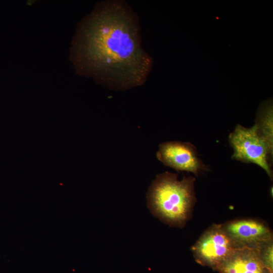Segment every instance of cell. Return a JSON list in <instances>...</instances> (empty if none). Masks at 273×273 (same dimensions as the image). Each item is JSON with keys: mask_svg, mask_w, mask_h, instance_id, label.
Here are the masks:
<instances>
[{"mask_svg": "<svg viewBox=\"0 0 273 273\" xmlns=\"http://www.w3.org/2000/svg\"><path fill=\"white\" fill-rule=\"evenodd\" d=\"M70 56L77 74L120 91L144 84L153 65L142 47L139 17L123 0L97 4L78 23Z\"/></svg>", "mask_w": 273, "mask_h": 273, "instance_id": "obj_1", "label": "cell"}, {"mask_svg": "<svg viewBox=\"0 0 273 273\" xmlns=\"http://www.w3.org/2000/svg\"><path fill=\"white\" fill-rule=\"evenodd\" d=\"M195 181L192 176L178 180L177 174L167 171L158 174L147 194L151 212L170 226L182 228L195 202Z\"/></svg>", "mask_w": 273, "mask_h": 273, "instance_id": "obj_2", "label": "cell"}, {"mask_svg": "<svg viewBox=\"0 0 273 273\" xmlns=\"http://www.w3.org/2000/svg\"><path fill=\"white\" fill-rule=\"evenodd\" d=\"M229 141L234 150L232 158L257 165L272 178L273 152L260 135L255 124L249 128L238 124L230 134Z\"/></svg>", "mask_w": 273, "mask_h": 273, "instance_id": "obj_3", "label": "cell"}, {"mask_svg": "<svg viewBox=\"0 0 273 273\" xmlns=\"http://www.w3.org/2000/svg\"><path fill=\"white\" fill-rule=\"evenodd\" d=\"M237 248L222 224H213L203 233L192 251L199 262L216 267Z\"/></svg>", "mask_w": 273, "mask_h": 273, "instance_id": "obj_4", "label": "cell"}, {"mask_svg": "<svg viewBox=\"0 0 273 273\" xmlns=\"http://www.w3.org/2000/svg\"><path fill=\"white\" fill-rule=\"evenodd\" d=\"M165 165L178 171H186L198 175L209 168L198 157L195 147L191 143L170 141L161 144L156 154Z\"/></svg>", "mask_w": 273, "mask_h": 273, "instance_id": "obj_5", "label": "cell"}, {"mask_svg": "<svg viewBox=\"0 0 273 273\" xmlns=\"http://www.w3.org/2000/svg\"><path fill=\"white\" fill-rule=\"evenodd\" d=\"M238 248L260 249L272 242L271 231L263 222L253 219L231 221L222 224Z\"/></svg>", "mask_w": 273, "mask_h": 273, "instance_id": "obj_6", "label": "cell"}, {"mask_svg": "<svg viewBox=\"0 0 273 273\" xmlns=\"http://www.w3.org/2000/svg\"><path fill=\"white\" fill-rule=\"evenodd\" d=\"M221 273H272L264 264L259 249L238 248L215 267Z\"/></svg>", "mask_w": 273, "mask_h": 273, "instance_id": "obj_7", "label": "cell"}, {"mask_svg": "<svg viewBox=\"0 0 273 273\" xmlns=\"http://www.w3.org/2000/svg\"><path fill=\"white\" fill-rule=\"evenodd\" d=\"M255 125L260 135L273 152V108L272 100H268L260 104Z\"/></svg>", "mask_w": 273, "mask_h": 273, "instance_id": "obj_8", "label": "cell"}, {"mask_svg": "<svg viewBox=\"0 0 273 273\" xmlns=\"http://www.w3.org/2000/svg\"><path fill=\"white\" fill-rule=\"evenodd\" d=\"M260 257L265 266L272 272L273 244L271 242L259 249Z\"/></svg>", "mask_w": 273, "mask_h": 273, "instance_id": "obj_9", "label": "cell"}]
</instances>
